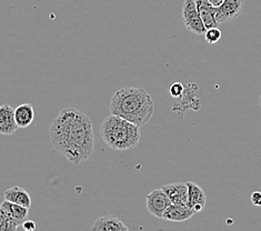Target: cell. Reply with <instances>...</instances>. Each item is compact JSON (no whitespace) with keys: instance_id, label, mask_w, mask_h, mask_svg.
I'll return each instance as SVG.
<instances>
[{"instance_id":"6da1fadb","label":"cell","mask_w":261,"mask_h":231,"mask_svg":"<svg viewBox=\"0 0 261 231\" xmlns=\"http://www.w3.org/2000/svg\"><path fill=\"white\" fill-rule=\"evenodd\" d=\"M53 146L72 165L88 160L95 151L94 127L90 118L77 108H65L50 127Z\"/></svg>"},{"instance_id":"8fae6325","label":"cell","mask_w":261,"mask_h":231,"mask_svg":"<svg viewBox=\"0 0 261 231\" xmlns=\"http://www.w3.org/2000/svg\"><path fill=\"white\" fill-rule=\"evenodd\" d=\"M195 215V211L192 210L187 204H173L171 203L168 209L165 211L163 216L164 220L168 221H177L181 222L190 219Z\"/></svg>"},{"instance_id":"2e32d148","label":"cell","mask_w":261,"mask_h":231,"mask_svg":"<svg viewBox=\"0 0 261 231\" xmlns=\"http://www.w3.org/2000/svg\"><path fill=\"white\" fill-rule=\"evenodd\" d=\"M19 228L17 223L12 221L10 218L0 209V231H12Z\"/></svg>"},{"instance_id":"4fadbf2b","label":"cell","mask_w":261,"mask_h":231,"mask_svg":"<svg viewBox=\"0 0 261 231\" xmlns=\"http://www.w3.org/2000/svg\"><path fill=\"white\" fill-rule=\"evenodd\" d=\"M196 4L198 12L201 17V20L206 29L218 27L219 23L216 19L217 7H215L214 5H211L208 0H196Z\"/></svg>"},{"instance_id":"e0dca14e","label":"cell","mask_w":261,"mask_h":231,"mask_svg":"<svg viewBox=\"0 0 261 231\" xmlns=\"http://www.w3.org/2000/svg\"><path fill=\"white\" fill-rule=\"evenodd\" d=\"M221 31L218 27H213V28H208L206 29V33H204V39L210 45H214V43H217L221 39Z\"/></svg>"},{"instance_id":"9c48e42d","label":"cell","mask_w":261,"mask_h":231,"mask_svg":"<svg viewBox=\"0 0 261 231\" xmlns=\"http://www.w3.org/2000/svg\"><path fill=\"white\" fill-rule=\"evenodd\" d=\"M188 186V201L187 206L192 210L197 212H200L207 203V196L206 192L202 190L201 187H199L195 183H186Z\"/></svg>"},{"instance_id":"277c9868","label":"cell","mask_w":261,"mask_h":231,"mask_svg":"<svg viewBox=\"0 0 261 231\" xmlns=\"http://www.w3.org/2000/svg\"><path fill=\"white\" fill-rule=\"evenodd\" d=\"M182 18L187 28L190 33L196 35H204L206 27L201 20L197 9L196 0H185L182 5Z\"/></svg>"},{"instance_id":"9a60e30c","label":"cell","mask_w":261,"mask_h":231,"mask_svg":"<svg viewBox=\"0 0 261 231\" xmlns=\"http://www.w3.org/2000/svg\"><path fill=\"white\" fill-rule=\"evenodd\" d=\"M16 122L19 128H27L35 119V110L32 104H22L15 109Z\"/></svg>"},{"instance_id":"ffe728a7","label":"cell","mask_w":261,"mask_h":231,"mask_svg":"<svg viewBox=\"0 0 261 231\" xmlns=\"http://www.w3.org/2000/svg\"><path fill=\"white\" fill-rule=\"evenodd\" d=\"M251 203L253 206H261V192L254 191L251 193Z\"/></svg>"},{"instance_id":"d6986e66","label":"cell","mask_w":261,"mask_h":231,"mask_svg":"<svg viewBox=\"0 0 261 231\" xmlns=\"http://www.w3.org/2000/svg\"><path fill=\"white\" fill-rule=\"evenodd\" d=\"M21 227L26 230V231H34L37 228V224L35 221L33 220H24L21 224Z\"/></svg>"},{"instance_id":"5b68a950","label":"cell","mask_w":261,"mask_h":231,"mask_svg":"<svg viewBox=\"0 0 261 231\" xmlns=\"http://www.w3.org/2000/svg\"><path fill=\"white\" fill-rule=\"evenodd\" d=\"M171 204L170 199L168 198L167 193L163 188L154 189L148 193L146 198L147 210L151 216L163 219V216L168 207Z\"/></svg>"},{"instance_id":"5bb4252c","label":"cell","mask_w":261,"mask_h":231,"mask_svg":"<svg viewBox=\"0 0 261 231\" xmlns=\"http://www.w3.org/2000/svg\"><path fill=\"white\" fill-rule=\"evenodd\" d=\"M4 197L6 200L23 206L26 208L32 207V198H30V195L27 192V190L22 189L21 187H11V188L5 191Z\"/></svg>"},{"instance_id":"52a82bcc","label":"cell","mask_w":261,"mask_h":231,"mask_svg":"<svg viewBox=\"0 0 261 231\" xmlns=\"http://www.w3.org/2000/svg\"><path fill=\"white\" fill-rule=\"evenodd\" d=\"M18 124L15 118V109L10 105L0 106V135L10 136L18 130Z\"/></svg>"},{"instance_id":"44dd1931","label":"cell","mask_w":261,"mask_h":231,"mask_svg":"<svg viewBox=\"0 0 261 231\" xmlns=\"http://www.w3.org/2000/svg\"><path fill=\"white\" fill-rule=\"evenodd\" d=\"M208 2H209L211 5H214L215 7H219V6L223 3V0H208Z\"/></svg>"},{"instance_id":"8992f818","label":"cell","mask_w":261,"mask_h":231,"mask_svg":"<svg viewBox=\"0 0 261 231\" xmlns=\"http://www.w3.org/2000/svg\"><path fill=\"white\" fill-rule=\"evenodd\" d=\"M245 0H223V3L217 7L216 19L218 23H225L238 18L244 9Z\"/></svg>"},{"instance_id":"3957f363","label":"cell","mask_w":261,"mask_h":231,"mask_svg":"<svg viewBox=\"0 0 261 231\" xmlns=\"http://www.w3.org/2000/svg\"><path fill=\"white\" fill-rule=\"evenodd\" d=\"M100 137L113 150L127 151L138 146L141 139V130L137 124L110 114L101 123Z\"/></svg>"},{"instance_id":"7c38bea8","label":"cell","mask_w":261,"mask_h":231,"mask_svg":"<svg viewBox=\"0 0 261 231\" xmlns=\"http://www.w3.org/2000/svg\"><path fill=\"white\" fill-rule=\"evenodd\" d=\"M0 209H2L6 215H7L10 219L17 223L18 226H21L22 222L27 219L28 217V210L29 208L23 207V206L14 203L11 201L6 200L3 201V203L0 204Z\"/></svg>"},{"instance_id":"7402d4cb","label":"cell","mask_w":261,"mask_h":231,"mask_svg":"<svg viewBox=\"0 0 261 231\" xmlns=\"http://www.w3.org/2000/svg\"><path fill=\"white\" fill-rule=\"evenodd\" d=\"M259 106L261 107V95H260V98H259Z\"/></svg>"},{"instance_id":"ac0fdd59","label":"cell","mask_w":261,"mask_h":231,"mask_svg":"<svg viewBox=\"0 0 261 231\" xmlns=\"http://www.w3.org/2000/svg\"><path fill=\"white\" fill-rule=\"evenodd\" d=\"M185 92V88L184 85L181 83H175L170 86L169 88V93L170 96L173 98H180Z\"/></svg>"},{"instance_id":"7a4b0ae2","label":"cell","mask_w":261,"mask_h":231,"mask_svg":"<svg viewBox=\"0 0 261 231\" xmlns=\"http://www.w3.org/2000/svg\"><path fill=\"white\" fill-rule=\"evenodd\" d=\"M109 111L111 115L142 127L150 121L154 114V102L144 88L125 87L115 92L111 98Z\"/></svg>"},{"instance_id":"30bf717a","label":"cell","mask_w":261,"mask_h":231,"mask_svg":"<svg viewBox=\"0 0 261 231\" xmlns=\"http://www.w3.org/2000/svg\"><path fill=\"white\" fill-rule=\"evenodd\" d=\"M91 230L95 231H127L128 227L119 218L114 215H106L97 219L92 224Z\"/></svg>"},{"instance_id":"ba28073f","label":"cell","mask_w":261,"mask_h":231,"mask_svg":"<svg viewBox=\"0 0 261 231\" xmlns=\"http://www.w3.org/2000/svg\"><path fill=\"white\" fill-rule=\"evenodd\" d=\"M161 188L167 193L173 204H187L188 201V186L185 183H173L164 185Z\"/></svg>"}]
</instances>
